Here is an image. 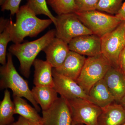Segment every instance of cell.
<instances>
[{
    "instance_id": "cell-1",
    "label": "cell",
    "mask_w": 125,
    "mask_h": 125,
    "mask_svg": "<svg viewBox=\"0 0 125 125\" xmlns=\"http://www.w3.org/2000/svg\"><path fill=\"white\" fill-rule=\"evenodd\" d=\"M16 14L11 30V42L14 44L21 43L26 37H36L53 23L50 19L38 18L27 4L21 6Z\"/></svg>"
},
{
    "instance_id": "cell-2",
    "label": "cell",
    "mask_w": 125,
    "mask_h": 125,
    "mask_svg": "<svg viewBox=\"0 0 125 125\" xmlns=\"http://www.w3.org/2000/svg\"><path fill=\"white\" fill-rule=\"evenodd\" d=\"M56 29L51 30L37 40L13 44L9 47V52L19 61L21 71L25 77H29L31 66L36 57L56 37Z\"/></svg>"
},
{
    "instance_id": "cell-3",
    "label": "cell",
    "mask_w": 125,
    "mask_h": 125,
    "mask_svg": "<svg viewBox=\"0 0 125 125\" xmlns=\"http://www.w3.org/2000/svg\"><path fill=\"white\" fill-rule=\"evenodd\" d=\"M0 87L1 89L10 88L12 90L13 96L24 97L32 103L38 112L40 108L34 98L28 83L19 74L14 66L12 54L7 55L6 64L0 68Z\"/></svg>"
},
{
    "instance_id": "cell-4",
    "label": "cell",
    "mask_w": 125,
    "mask_h": 125,
    "mask_svg": "<svg viewBox=\"0 0 125 125\" xmlns=\"http://www.w3.org/2000/svg\"><path fill=\"white\" fill-rule=\"evenodd\" d=\"M111 66L102 54L88 57L76 81L88 95L93 85L104 78Z\"/></svg>"
},
{
    "instance_id": "cell-5",
    "label": "cell",
    "mask_w": 125,
    "mask_h": 125,
    "mask_svg": "<svg viewBox=\"0 0 125 125\" xmlns=\"http://www.w3.org/2000/svg\"><path fill=\"white\" fill-rule=\"evenodd\" d=\"M75 13L93 34L101 38L116 28L122 21L115 15L105 14L97 10Z\"/></svg>"
},
{
    "instance_id": "cell-6",
    "label": "cell",
    "mask_w": 125,
    "mask_h": 125,
    "mask_svg": "<svg viewBox=\"0 0 125 125\" xmlns=\"http://www.w3.org/2000/svg\"><path fill=\"white\" fill-rule=\"evenodd\" d=\"M102 54L112 67L118 69V61L125 47V21L101 38Z\"/></svg>"
},
{
    "instance_id": "cell-7",
    "label": "cell",
    "mask_w": 125,
    "mask_h": 125,
    "mask_svg": "<svg viewBox=\"0 0 125 125\" xmlns=\"http://www.w3.org/2000/svg\"><path fill=\"white\" fill-rule=\"evenodd\" d=\"M56 17V37L67 44L76 37L93 34L79 19L75 13L57 15Z\"/></svg>"
},
{
    "instance_id": "cell-8",
    "label": "cell",
    "mask_w": 125,
    "mask_h": 125,
    "mask_svg": "<svg viewBox=\"0 0 125 125\" xmlns=\"http://www.w3.org/2000/svg\"><path fill=\"white\" fill-rule=\"evenodd\" d=\"M71 111L72 122L75 125H98L102 109L95 104L81 98L67 100Z\"/></svg>"
},
{
    "instance_id": "cell-9",
    "label": "cell",
    "mask_w": 125,
    "mask_h": 125,
    "mask_svg": "<svg viewBox=\"0 0 125 125\" xmlns=\"http://www.w3.org/2000/svg\"><path fill=\"white\" fill-rule=\"evenodd\" d=\"M43 125H71V111L67 99L61 97L48 109L42 111Z\"/></svg>"
},
{
    "instance_id": "cell-10",
    "label": "cell",
    "mask_w": 125,
    "mask_h": 125,
    "mask_svg": "<svg viewBox=\"0 0 125 125\" xmlns=\"http://www.w3.org/2000/svg\"><path fill=\"white\" fill-rule=\"evenodd\" d=\"M52 76L54 88L61 97L67 100L75 98L84 99L93 103L88 95L75 81L58 73L54 68L52 69Z\"/></svg>"
},
{
    "instance_id": "cell-11",
    "label": "cell",
    "mask_w": 125,
    "mask_h": 125,
    "mask_svg": "<svg viewBox=\"0 0 125 125\" xmlns=\"http://www.w3.org/2000/svg\"><path fill=\"white\" fill-rule=\"evenodd\" d=\"M68 46L70 51L83 55L92 57L102 54L101 38L94 34L76 37Z\"/></svg>"
},
{
    "instance_id": "cell-12",
    "label": "cell",
    "mask_w": 125,
    "mask_h": 125,
    "mask_svg": "<svg viewBox=\"0 0 125 125\" xmlns=\"http://www.w3.org/2000/svg\"><path fill=\"white\" fill-rule=\"evenodd\" d=\"M86 59L85 56L70 51L62 64L54 69L58 73L76 81L80 75Z\"/></svg>"
},
{
    "instance_id": "cell-13",
    "label": "cell",
    "mask_w": 125,
    "mask_h": 125,
    "mask_svg": "<svg viewBox=\"0 0 125 125\" xmlns=\"http://www.w3.org/2000/svg\"><path fill=\"white\" fill-rule=\"evenodd\" d=\"M43 51L46 54L47 61L55 69L62 64L70 51L68 44L55 37Z\"/></svg>"
},
{
    "instance_id": "cell-14",
    "label": "cell",
    "mask_w": 125,
    "mask_h": 125,
    "mask_svg": "<svg viewBox=\"0 0 125 125\" xmlns=\"http://www.w3.org/2000/svg\"><path fill=\"white\" fill-rule=\"evenodd\" d=\"M104 79L115 99L119 103L125 94V77L119 69L111 67Z\"/></svg>"
},
{
    "instance_id": "cell-15",
    "label": "cell",
    "mask_w": 125,
    "mask_h": 125,
    "mask_svg": "<svg viewBox=\"0 0 125 125\" xmlns=\"http://www.w3.org/2000/svg\"><path fill=\"white\" fill-rule=\"evenodd\" d=\"M98 119V125H121L125 122V109L119 103H113L105 107Z\"/></svg>"
},
{
    "instance_id": "cell-16",
    "label": "cell",
    "mask_w": 125,
    "mask_h": 125,
    "mask_svg": "<svg viewBox=\"0 0 125 125\" xmlns=\"http://www.w3.org/2000/svg\"><path fill=\"white\" fill-rule=\"evenodd\" d=\"M33 65L34 69L33 83L35 86H47L54 88L53 67L46 60L36 59Z\"/></svg>"
},
{
    "instance_id": "cell-17",
    "label": "cell",
    "mask_w": 125,
    "mask_h": 125,
    "mask_svg": "<svg viewBox=\"0 0 125 125\" xmlns=\"http://www.w3.org/2000/svg\"><path fill=\"white\" fill-rule=\"evenodd\" d=\"M88 95L93 102L101 108L115 102L114 97L110 92L104 78L93 85Z\"/></svg>"
},
{
    "instance_id": "cell-18",
    "label": "cell",
    "mask_w": 125,
    "mask_h": 125,
    "mask_svg": "<svg viewBox=\"0 0 125 125\" xmlns=\"http://www.w3.org/2000/svg\"><path fill=\"white\" fill-rule=\"evenodd\" d=\"M31 91L34 98L42 111L48 109L58 98V93L53 87L35 86Z\"/></svg>"
},
{
    "instance_id": "cell-19",
    "label": "cell",
    "mask_w": 125,
    "mask_h": 125,
    "mask_svg": "<svg viewBox=\"0 0 125 125\" xmlns=\"http://www.w3.org/2000/svg\"><path fill=\"white\" fill-rule=\"evenodd\" d=\"M15 107L11 101L10 93L6 89L4 98L0 103V125H10L14 122Z\"/></svg>"
},
{
    "instance_id": "cell-20",
    "label": "cell",
    "mask_w": 125,
    "mask_h": 125,
    "mask_svg": "<svg viewBox=\"0 0 125 125\" xmlns=\"http://www.w3.org/2000/svg\"><path fill=\"white\" fill-rule=\"evenodd\" d=\"M13 97L15 114H19L29 121L42 122V118L35 108L32 107L21 97L15 96H13Z\"/></svg>"
},
{
    "instance_id": "cell-21",
    "label": "cell",
    "mask_w": 125,
    "mask_h": 125,
    "mask_svg": "<svg viewBox=\"0 0 125 125\" xmlns=\"http://www.w3.org/2000/svg\"><path fill=\"white\" fill-rule=\"evenodd\" d=\"M47 1L57 15L75 13L77 11L75 0H47Z\"/></svg>"
},
{
    "instance_id": "cell-22",
    "label": "cell",
    "mask_w": 125,
    "mask_h": 125,
    "mask_svg": "<svg viewBox=\"0 0 125 125\" xmlns=\"http://www.w3.org/2000/svg\"><path fill=\"white\" fill-rule=\"evenodd\" d=\"M14 22L11 19L4 29L0 34V62L2 65L6 64V51L9 42L11 41V30Z\"/></svg>"
},
{
    "instance_id": "cell-23",
    "label": "cell",
    "mask_w": 125,
    "mask_h": 125,
    "mask_svg": "<svg viewBox=\"0 0 125 125\" xmlns=\"http://www.w3.org/2000/svg\"><path fill=\"white\" fill-rule=\"evenodd\" d=\"M27 4L36 15L42 14L47 16L55 25L56 18L48 9L47 0H27Z\"/></svg>"
},
{
    "instance_id": "cell-24",
    "label": "cell",
    "mask_w": 125,
    "mask_h": 125,
    "mask_svg": "<svg viewBox=\"0 0 125 125\" xmlns=\"http://www.w3.org/2000/svg\"><path fill=\"white\" fill-rule=\"evenodd\" d=\"M124 0H99L96 10L112 14L118 13Z\"/></svg>"
},
{
    "instance_id": "cell-25",
    "label": "cell",
    "mask_w": 125,
    "mask_h": 125,
    "mask_svg": "<svg viewBox=\"0 0 125 125\" xmlns=\"http://www.w3.org/2000/svg\"><path fill=\"white\" fill-rule=\"evenodd\" d=\"M77 11L84 12L96 10L99 0H75Z\"/></svg>"
},
{
    "instance_id": "cell-26",
    "label": "cell",
    "mask_w": 125,
    "mask_h": 125,
    "mask_svg": "<svg viewBox=\"0 0 125 125\" xmlns=\"http://www.w3.org/2000/svg\"><path fill=\"white\" fill-rule=\"evenodd\" d=\"M22 0H6L1 6V10H9L12 15L16 14L19 10L20 5Z\"/></svg>"
},
{
    "instance_id": "cell-27",
    "label": "cell",
    "mask_w": 125,
    "mask_h": 125,
    "mask_svg": "<svg viewBox=\"0 0 125 125\" xmlns=\"http://www.w3.org/2000/svg\"><path fill=\"white\" fill-rule=\"evenodd\" d=\"M118 69L123 73L125 77V47L119 57Z\"/></svg>"
},
{
    "instance_id": "cell-28",
    "label": "cell",
    "mask_w": 125,
    "mask_h": 125,
    "mask_svg": "<svg viewBox=\"0 0 125 125\" xmlns=\"http://www.w3.org/2000/svg\"><path fill=\"white\" fill-rule=\"evenodd\" d=\"M115 15L122 21H125V1L118 13Z\"/></svg>"
},
{
    "instance_id": "cell-29",
    "label": "cell",
    "mask_w": 125,
    "mask_h": 125,
    "mask_svg": "<svg viewBox=\"0 0 125 125\" xmlns=\"http://www.w3.org/2000/svg\"><path fill=\"white\" fill-rule=\"evenodd\" d=\"M10 125H30L29 121L20 116L18 120Z\"/></svg>"
},
{
    "instance_id": "cell-30",
    "label": "cell",
    "mask_w": 125,
    "mask_h": 125,
    "mask_svg": "<svg viewBox=\"0 0 125 125\" xmlns=\"http://www.w3.org/2000/svg\"><path fill=\"white\" fill-rule=\"evenodd\" d=\"M30 125H43L41 122L29 121Z\"/></svg>"
},
{
    "instance_id": "cell-31",
    "label": "cell",
    "mask_w": 125,
    "mask_h": 125,
    "mask_svg": "<svg viewBox=\"0 0 125 125\" xmlns=\"http://www.w3.org/2000/svg\"><path fill=\"white\" fill-rule=\"evenodd\" d=\"M125 109V94L119 103Z\"/></svg>"
},
{
    "instance_id": "cell-32",
    "label": "cell",
    "mask_w": 125,
    "mask_h": 125,
    "mask_svg": "<svg viewBox=\"0 0 125 125\" xmlns=\"http://www.w3.org/2000/svg\"><path fill=\"white\" fill-rule=\"evenodd\" d=\"M6 1V0H0V5L1 6L5 3Z\"/></svg>"
},
{
    "instance_id": "cell-33",
    "label": "cell",
    "mask_w": 125,
    "mask_h": 125,
    "mask_svg": "<svg viewBox=\"0 0 125 125\" xmlns=\"http://www.w3.org/2000/svg\"><path fill=\"white\" fill-rule=\"evenodd\" d=\"M71 125H75V124H74V123H73V122H72V123Z\"/></svg>"
},
{
    "instance_id": "cell-34",
    "label": "cell",
    "mask_w": 125,
    "mask_h": 125,
    "mask_svg": "<svg viewBox=\"0 0 125 125\" xmlns=\"http://www.w3.org/2000/svg\"><path fill=\"white\" fill-rule=\"evenodd\" d=\"M83 125V124H78V125Z\"/></svg>"
},
{
    "instance_id": "cell-35",
    "label": "cell",
    "mask_w": 125,
    "mask_h": 125,
    "mask_svg": "<svg viewBox=\"0 0 125 125\" xmlns=\"http://www.w3.org/2000/svg\"><path fill=\"white\" fill-rule=\"evenodd\" d=\"M125 125V123H123V124H122V125Z\"/></svg>"
}]
</instances>
